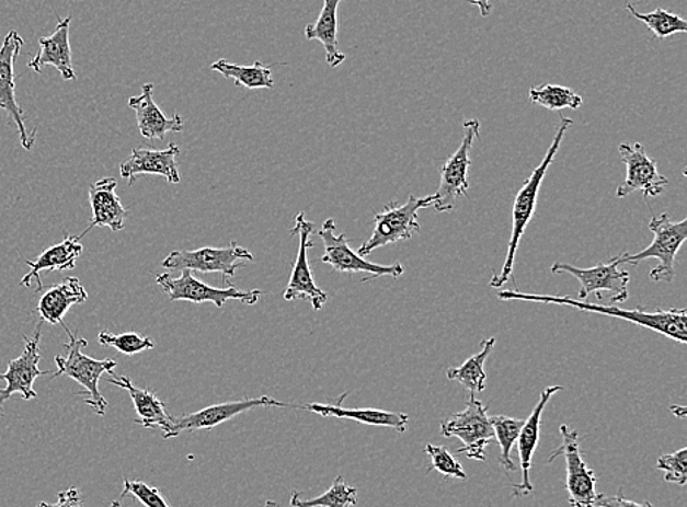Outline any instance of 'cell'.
<instances>
[{"label": "cell", "mask_w": 687, "mask_h": 507, "mask_svg": "<svg viewBox=\"0 0 687 507\" xmlns=\"http://www.w3.org/2000/svg\"><path fill=\"white\" fill-rule=\"evenodd\" d=\"M469 2L478 7L482 16H489L491 14L490 0H469Z\"/></svg>", "instance_id": "obj_40"}, {"label": "cell", "mask_w": 687, "mask_h": 507, "mask_svg": "<svg viewBox=\"0 0 687 507\" xmlns=\"http://www.w3.org/2000/svg\"><path fill=\"white\" fill-rule=\"evenodd\" d=\"M356 503H358V488L347 485L343 476H337L323 496L302 498L301 493L297 492L290 496L293 507H351Z\"/></svg>", "instance_id": "obj_30"}, {"label": "cell", "mask_w": 687, "mask_h": 507, "mask_svg": "<svg viewBox=\"0 0 687 507\" xmlns=\"http://www.w3.org/2000/svg\"><path fill=\"white\" fill-rule=\"evenodd\" d=\"M563 385H550L541 393V397L535 406L533 414L525 419L524 427L517 437V457H519L520 465V483H513V496L524 497L534 492V485L530 483V465H533V457L539 443V433H541V419L547 403L556 393L563 392Z\"/></svg>", "instance_id": "obj_18"}, {"label": "cell", "mask_w": 687, "mask_h": 507, "mask_svg": "<svg viewBox=\"0 0 687 507\" xmlns=\"http://www.w3.org/2000/svg\"><path fill=\"white\" fill-rule=\"evenodd\" d=\"M314 233L317 237L321 238L324 245V255L320 258V262L329 264V266H332L336 272L347 273V275L365 273L368 277H365L363 281L385 276L399 279L404 273V268L400 263L382 266V264L371 263L368 262L367 258L360 257V255L355 253L350 244H347L345 233H336L334 219L325 220L320 231H316Z\"/></svg>", "instance_id": "obj_6"}, {"label": "cell", "mask_w": 687, "mask_h": 507, "mask_svg": "<svg viewBox=\"0 0 687 507\" xmlns=\"http://www.w3.org/2000/svg\"><path fill=\"white\" fill-rule=\"evenodd\" d=\"M491 426L494 430V439H497L502 453H500L499 462L504 468L507 475L517 471V466L512 461V449L519 437L525 419L506 417V415H494L490 417Z\"/></svg>", "instance_id": "obj_32"}, {"label": "cell", "mask_w": 687, "mask_h": 507, "mask_svg": "<svg viewBox=\"0 0 687 507\" xmlns=\"http://www.w3.org/2000/svg\"><path fill=\"white\" fill-rule=\"evenodd\" d=\"M99 342L102 346H113L124 355H135L154 349V342L150 337L138 335L135 332L113 335L111 332L103 331L99 333Z\"/></svg>", "instance_id": "obj_34"}, {"label": "cell", "mask_w": 687, "mask_h": 507, "mask_svg": "<svg viewBox=\"0 0 687 507\" xmlns=\"http://www.w3.org/2000/svg\"><path fill=\"white\" fill-rule=\"evenodd\" d=\"M621 162L626 164V180L616 191L617 198L629 197L630 194L641 191L645 197H660L667 188V177L661 175L654 159L646 154L641 142L619 147Z\"/></svg>", "instance_id": "obj_16"}, {"label": "cell", "mask_w": 687, "mask_h": 507, "mask_svg": "<svg viewBox=\"0 0 687 507\" xmlns=\"http://www.w3.org/2000/svg\"><path fill=\"white\" fill-rule=\"evenodd\" d=\"M180 153V146L175 142H171L164 150L137 147L121 164V176L128 180L130 186L137 181L138 175H159L163 176L169 184H180L181 175L176 164Z\"/></svg>", "instance_id": "obj_19"}, {"label": "cell", "mask_w": 687, "mask_h": 507, "mask_svg": "<svg viewBox=\"0 0 687 507\" xmlns=\"http://www.w3.org/2000/svg\"><path fill=\"white\" fill-rule=\"evenodd\" d=\"M128 494H133L146 507H171L159 489L153 487V485L145 483V481L125 480L124 492L121 494L119 502Z\"/></svg>", "instance_id": "obj_37"}, {"label": "cell", "mask_w": 687, "mask_h": 507, "mask_svg": "<svg viewBox=\"0 0 687 507\" xmlns=\"http://www.w3.org/2000/svg\"><path fill=\"white\" fill-rule=\"evenodd\" d=\"M343 0H323V10L316 24L306 27L307 41H319L325 49V59L332 68H337L346 59V55L339 50L337 42V11Z\"/></svg>", "instance_id": "obj_27"}, {"label": "cell", "mask_w": 687, "mask_h": 507, "mask_svg": "<svg viewBox=\"0 0 687 507\" xmlns=\"http://www.w3.org/2000/svg\"><path fill=\"white\" fill-rule=\"evenodd\" d=\"M499 298L503 301H530L556 303V306L573 307V309L585 311V313H595L626 320L638 326L650 329L652 332L660 333L669 337V339L685 345L687 342V311L685 309L655 310L648 311L643 307L634 310H623L615 306H598L588 301H580L571 297H559V295H535L522 293L519 290H502Z\"/></svg>", "instance_id": "obj_1"}, {"label": "cell", "mask_w": 687, "mask_h": 507, "mask_svg": "<svg viewBox=\"0 0 687 507\" xmlns=\"http://www.w3.org/2000/svg\"><path fill=\"white\" fill-rule=\"evenodd\" d=\"M71 16L60 20L55 33L49 37H42L41 50L28 62V68L36 72H42L45 67L58 69L65 81L76 80L77 73L73 71L71 45H69V27H71Z\"/></svg>", "instance_id": "obj_23"}, {"label": "cell", "mask_w": 687, "mask_h": 507, "mask_svg": "<svg viewBox=\"0 0 687 507\" xmlns=\"http://www.w3.org/2000/svg\"><path fill=\"white\" fill-rule=\"evenodd\" d=\"M495 345V337L481 342L480 353L472 355L460 367L449 368L447 379L459 381L469 392L477 394L484 392L485 381L489 379L485 371V361Z\"/></svg>", "instance_id": "obj_28"}, {"label": "cell", "mask_w": 687, "mask_h": 507, "mask_svg": "<svg viewBox=\"0 0 687 507\" xmlns=\"http://www.w3.org/2000/svg\"><path fill=\"white\" fill-rule=\"evenodd\" d=\"M573 125V120L562 116L556 131L554 140L551 142L550 149H548L546 158H543L541 164L535 168L528 180L525 181L519 193H517L515 203H513L512 210V237L508 241V249L506 260H504L502 272L500 275L491 277L490 286L493 289L503 288L508 280L513 279V266H515V258L517 249H519L522 237L528 228L530 220L537 209L538 194L541 189L543 177H546L548 168L554 162L556 154L559 153L560 146L564 136H566L568 129Z\"/></svg>", "instance_id": "obj_2"}, {"label": "cell", "mask_w": 687, "mask_h": 507, "mask_svg": "<svg viewBox=\"0 0 687 507\" xmlns=\"http://www.w3.org/2000/svg\"><path fill=\"white\" fill-rule=\"evenodd\" d=\"M89 293L78 277H67L58 285L50 286L38 301L37 313L42 322L62 324L69 309L77 303H84Z\"/></svg>", "instance_id": "obj_26"}, {"label": "cell", "mask_w": 687, "mask_h": 507, "mask_svg": "<svg viewBox=\"0 0 687 507\" xmlns=\"http://www.w3.org/2000/svg\"><path fill=\"white\" fill-rule=\"evenodd\" d=\"M211 69L226 78H232L234 84L245 87L248 90L273 89L274 87L272 68L261 62L245 67V65L219 59L211 65Z\"/></svg>", "instance_id": "obj_29"}, {"label": "cell", "mask_w": 687, "mask_h": 507, "mask_svg": "<svg viewBox=\"0 0 687 507\" xmlns=\"http://www.w3.org/2000/svg\"><path fill=\"white\" fill-rule=\"evenodd\" d=\"M82 250H84V246H82L80 238L67 235L58 245L50 246L49 250L43 251L34 262L25 260V263H27L30 267V273L21 279V286L30 288L33 281L36 280V290L41 292L43 289L41 273L72 270V268L76 267L77 260L80 258L82 254Z\"/></svg>", "instance_id": "obj_24"}, {"label": "cell", "mask_w": 687, "mask_h": 507, "mask_svg": "<svg viewBox=\"0 0 687 507\" xmlns=\"http://www.w3.org/2000/svg\"><path fill=\"white\" fill-rule=\"evenodd\" d=\"M37 507H82L81 494L76 487H71L58 494V502H42Z\"/></svg>", "instance_id": "obj_39"}, {"label": "cell", "mask_w": 687, "mask_h": 507, "mask_svg": "<svg viewBox=\"0 0 687 507\" xmlns=\"http://www.w3.org/2000/svg\"><path fill=\"white\" fill-rule=\"evenodd\" d=\"M107 383L115 384L129 393L135 413L138 415V419H134L135 424H140L145 428H159L164 439H173V417L168 413L167 405L160 401L154 390L137 388L129 377L116 376L115 372Z\"/></svg>", "instance_id": "obj_20"}, {"label": "cell", "mask_w": 687, "mask_h": 507, "mask_svg": "<svg viewBox=\"0 0 687 507\" xmlns=\"http://www.w3.org/2000/svg\"><path fill=\"white\" fill-rule=\"evenodd\" d=\"M656 468L664 472L667 483L686 485L687 483V449L683 448L672 454H663L656 461Z\"/></svg>", "instance_id": "obj_36"}, {"label": "cell", "mask_w": 687, "mask_h": 507, "mask_svg": "<svg viewBox=\"0 0 687 507\" xmlns=\"http://www.w3.org/2000/svg\"><path fill=\"white\" fill-rule=\"evenodd\" d=\"M117 181L115 177H103L90 186L89 197L93 219L85 231L81 233L80 240L93 228H108L112 232H119L125 228V219L128 210L122 206L119 197L116 195Z\"/></svg>", "instance_id": "obj_21"}, {"label": "cell", "mask_w": 687, "mask_h": 507, "mask_svg": "<svg viewBox=\"0 0 687 507\" xmlns=\"http://www.w3.org/2000/svg\"><path fill=\"white\" fill-rule=\"evenodd\" d=\"M425 452H427L430 459H432V465H430L427 474L433 471H438L442 475H445L446 479L468 480V474L465 472L462 463H460L445 446L427 445L425 446Z\"/></svg>", "instance_id": "obj_35"}, {"label": "cell", "mask_w": 687, "mask_h": 507, "mask_svg": "<svg viewBox=\"0 0 687 507\" xmlns=\"http://www.w3.org/2000/svg\"><path fill=\"white\" fill-rule=\"evenodd\" d=\"M626 8L634 19L645 24L650 32L654 34L660 41H664L673 34L687 33V23L680 15L672 14V12L665 11L664 8H656L655 11L650 14H641L634 10L633 3H626Z\"/></svg>", "instance_id": "obj_33"}, {"label": "cell", "mask_w": 687, "mask_h": 507, "mask_svg": "<svg viewBox=\"0 0 687 507\" xmlns=\"http://www.w3.org/2000/svg\"><path fill=\"white\" fill-rule=\"evenodd\" d=\"M673 413L678 415V418L686 417V408L685 406H676V408H672Z\"/></svg>", "instance_id": "obj_41"}, {"label": "cell", "mask_w": 687, "mask_h": 507, "mask_svg": "<svg viewBox=\"0 0 687 507\" xmlns=\"http://www.w3.org/2000/svg\"><path fill=\"white\" fill-rule=\"evenodd\" d=\"M153 91V84H146L142 87L141 95L130 97L128 105L137 115L138 129H140L141 136L147 140L163 141L169 132L184 131V119L180 114L173 115V118H168L160 111L158 103L154 102Z\"/></svg>", "instance_id": "obj_22"}, {"label": "cell", "mask_w": 687, "mask_h": 507, "mask_svg": "<svg viewBox=\"0 0 687 507\" xmlns=\"http://www.w3.org/2000/svg\"><path fill=\"white\" fill-rule=\"evenodd\" d=\"M293 408L301 410L302 406L289 405V403L276 401L268 396L256 399H243V401L225 402L219 405L207 406L197 413L184 415V417H173V437L180 436L182 431L211 430L220 424L229 422L239 414L255 408Z\"/></svg>", "instance_id": "obj_17"}, {"label": "cell", "mask_w": 687, "mask_h": 507, "mask_svg": "<svg viewBox=\"0 0 687 507\" xmlns=\"http://www.w3.org/2000/svg\"><path fill=\"white\" fill-rule=\"evenodd\" d=\"M24 41L19 32L7 34L3 45L0 46V110L7 112L12 123L19 129L20 141L23 149L30 151L36 142L37 129L28 132L25 129V115L23 107L16 102L15 94V60L23 49Z\"/></svg>", "instance_id": "obj_15"}, {"label": "cell", "mask_w": 687, "mask_h": 507, "mask_svg": "<svg viewBox=\"0 0 687 507\" xmlns=\"http://www.w3.org/2000/svg\"><path fill=\"white\" fill-rule=\"evenodd\" d=\"M347 393L339 397L334 405H324V403H308L301 410L310 411V413L319 414L321 417H334L341 419H352V422L367 424L374 427L393 428L398 433L408 430L409 417L403 413H390L382 410H347L342 406Z\"/></svg>", "instance_id": "obj_25"}, {"label": "cell", "mask_w": 687, "mask_h": 507, "mask_svg": "<svg viewBox=\"0 0 687 507\" xmlns=\"http://www.w3.org/2000/svg\"><path fill=\"white\" fill-rule=\"evenodd\" d=\"M43 322L37 323L33 337L24 336V353L19 358L8 362L5 372L0 375V380L7 381V385L0 389V417H3V403L19 393L25 401L36 399L37 392L34 390V381L41 376H46L49 371H42L38 368L41 362V337Z\"/></svg>", "instance_id": "obj_14"}, {"label": "cell", "mask_w": 687, "mask_h": 507, "mask_svg": "<svg viewBox=\"0 0 687 507\" xmlns=\"http://www.w3.org/2000/svg\"><path fill=\"white\" fill-rule=\"evenodd\" d=\"M60 326L67 332L69 336L68 344H64L62 348L67 353V357H60L56 355L55 364L58 367V371L51 376V379H56L59 376H68L69 379L76 380L78 384H81L84 390L78 394H89V397L84 399L87 405L94 411L95 414L103 417L106 414L108 403L103 394L99 390L100 377L104 372L113 375L117 364L113 359H94L89 355L82 354V348L89 345L85 339H80L77 333H72L67 327V324L62 323Z\"/></svg>", "instance_id": "obj_3"}, {"label": "cell", "mask_w": 687, "mask_h": 507, "mask_svg": "<svg viewBox=\"0 0 687 507\" xmlns=\"http://www.w3.org/2000/svg\"><path fill=\"white\" fill-rule=\"evenodd\" d=\"M617 258L612 257L610 263H599L591 268H580L568 263H554L551 273H569L580 280L581 290L577 293L580 301H586L589 295H595L603 301V293L608 295V302L615 306L616 302H625L629 298L630 276L626 270H621Z\"/></svg>", "instance_id": "obj_11"}, {"label": "cell", "mask_w": 687, "mask_h": 507, "mask_svg": "<svg viewBox=\"0 0 687 507\" xmlns=\"http://www.w3.org/2000/svg\"><path fill=\"white\" fill-rule=\"evenodd\" d=\"M440 431L445 437H456L462 441L463 448H460L458 453L478 462L485 461L486 446L494 439L486 406L478 401L473 393L469 396L467 408L462 413L455 414L440 424Z\"/></svg>", "instance_id": "obj_8"}, {"label": "cell", "mask_w": 687, "mask_h": 507, "mask_svg": "<svg viewBox=\"0 0 687 507\" xmlns=\"http://www.w3.org/2000/svg\"><path fill=\"white\" fill-rule=\"evenodd\" d=\"M597 507H654L650 502L637 503L629 500L623 496V492L617 494V496H606V494H599L597 500Z\"/></svg>", "instance_id": "obj_38"}, {"label": "cell", "mask_w": 687, "mask_h": 507, "mask_svg": "<svg viewBox=\"0 0 687 507\" xmlns=\"http://www.w3.org/2000/svg\"><path fill=\"white\" fill-rule=\"evenodd\" d=\"M264 507H282V506L279 505V503H276V502H273V500H268V502H265V506Z\"/></svg>", "instance_id": "obj_42"}, {"label": "cell", "mask_w": 687, "mask_h": 507, "mask_svg": "<svg viewBox=\"0 0 687 507\" xmlns=\"http://www.w3.org/2000/svg\"><path fill=\"white\" fill-rule=\"evenodd\" d=\"M562 445L551 452L548 463L556 458L566 459V488L569 503L572 507H597L599 494L597 493V475L591 470L580 448V433L571 430L568 426L560 427Z\"/></svg>", "instance_id": "obj_7"}, {"label": "cell", "mask_w": 687, "mask_h": 507, "mask_svg": "<svg viewBox=\"0 0 687 507\" xmlns=\"http://www.w3.org/2000/svg\"><path fill=\"white\" fill-rule=\"evenodd\" d=\"M154 277L160 288L169 295L171 301L211 302L217 309H221L228 301L254 306L263 295L259 289L239 290L233 285L228 286V288H213V286L199 281L190 270H182L180 277H172L168 273L154 275Z\"/></svg>", "instance_id": "obj_9"}, {"label": "cell", "mask_w": 687, "mask_h": 507, "mask_svg": "<svg viewBox=\"0 0 687 507\" xmlns=\"http://www.w3.org/2000/svg\"><path fill=\"white\" fill-rule=\"evenodd\" d=\"M111 507H121V502L119 500L113 502Z\"/></svg>", "instance_id": "obj_43"}, {"label": "cell", "mask_w": 687, "mask_h": 507, "mask_svg": "<svg viewBox=\"0 0 687 507\" xmlns=\"http://www.w3.org/2000/svg\"><path fill=\"white\" fill-rule=\"evenodd\" d=\"M436 201V197L419 198L416 195H409L404 205L391 201L385 206L381 214L374 218V232L369 240L365 241L360 249L356 251L360 257H367L374 250L381 246L396 244V242L411 240L416 232H420L419 211L427 209Z\"/></svg>", "instance_id": "obj_5"}, {"label": "cell", "mask_w": 687, "mask_h": 507, "mask_svg": "<svg viewBox=\"0 0 687 507\" xmlns=\"http://www.w3.org/2000/svg\"><path fill=\"white\" fill-rule=\"evenodd\" d=\"M530 102L548 111L580 110L584 97L569 87L543 84L529 90Z\"/></svg>", "instance_id": "obj_31"}, {"label": "cell", "mask_w": 687, "mask_h": 507, "mask_svg": "<svg viewBox=\"0 0 687 507\" xmlns=\"http://www.w3.org/2000/svg\"><path fill=\"white\" fill-rule=\"evenodd\" d=\"M648 227L654 233L652 244L638 254L623 253L616 255L617 263L620 266L621 264L638 266L643 260L656 258L660 263L659 266L652 268L650 279L669 284L676 277L674 260H676L678 250L685 244L687 238V219H682L680 222H673L669 216L664 214L652 218Z\"/></svg>", "instance_id": "obj_4"}, {"label": "cell", "mask_w": 687, "mask_h": 507, "mask_svg": "<svg viewBox=\"0 0 687 507\" xmlns=\"http://www.w3.org/2000/svg\"><path fill=\"white\" fill-rule=\"evenodd\" d=\"M465 136L462 142L440 169V186L434 194V210L446 214L455 209L460 197H467L469 189L468 171L471 166V149L473 141L480 136L481 124L478 119H469L463 124Z\"/></svg>", "instance_id": "obj_10"}, {"label": "cell", "mask_w": 687, "mask_h": 507, "mask_svg": "<svg viewBox=\"0 0 687 507\" xmlns=\"http://www.w3.org/2000/svg\"><path fill=\"white\" fill-rule=\"evenodd\" d=\"M316 224L308 222L306 215L299 214L295 216V228L290 235L298 233L299 250L297 262L294 263L293 273H290L288 286H286L284 298L285 301H304L311 302L312 310L320 311L328 302L329 295L317 286L314 275H312L310 260L308 254L314 246L311 237L314 235Z\"/></svg>", "instance_id": "obj_13"}, {"label": "cell", "mask_w": 687, "mask_h": 507, "mask_svg": "<svg viewBox=\"0 0 687 507\" xmlns=\"http://www.w3.org/2000/svg\"><path fill=\"white\" fill-rule=\"evenodd\" d=\"M243 262H254V255L237 242H230L224 249H204L194 251H172L162 262L168 270H190L199 273H220L225 277H233Z\"/></svg>", "instance_id": "obj_12"}]
</instances>
